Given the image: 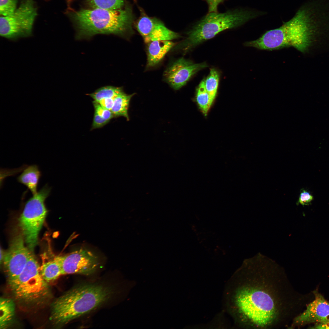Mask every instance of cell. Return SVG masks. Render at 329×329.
I'll list each match as a JSON object with an SVG mask.
<instances>
[{
  "label": "cell",
  "instance_id": "6da1fadb",
  "mask_svg": "<svg viewBox=\"0 0 329 329\" xmlns=\"http://www.w3.org/2000/svg\"><path fill=\"white\" fill-rule=\"evenodd\" d=\"M252 271L237 277L228 294L229 308L241 326H273L280 319L283 307L279 277L276 273Z\"/></svg>",
  "mask_w": 329,
  "mask_h": 329
},
{
  "label": "cell",
  "instance_id": "7a4b0ae2",
  "mask_svg": "<svg viewBox=\"0 0 329 329\" xmlns=\"http://www.w3.org/2000/svg\"><path fill=\"white\" fill-rule=\"evenodd\" d=\"M320 30L316 17L302 5L293 16L281 27L268 30L258 39L246 42L244 44L269 51L292 47L305 53Z\"/></svg>",
  "mask_w": 329,
  "mask_h": 329
},
{
  "label": "cell",
  "instance_id": "3957f363",
  "mask_svg": "<svg viewBox=\"0 0 329 329\" xmlns=\"http://www.w3.org/2000/svg\"><path fill=\"white\" fill-rule=\"evenodd\" d=\"M112 289L102 284L84 283L76 285L54 300L50 319L63 326L93 310L108 300Z\"/></svg>",
  "mask_w": 329,
  "mask_h": 329
},
{
  "label": "cell",
  "instance_id": "277c9868",
  "mask_svg": "<svg viewBox=\"0 0 329 329\" xmlns=\"http://www.w3.org/2000/svg\"><path fill=\"white\" fill-rule=\"evenodd\" d=\"M73 15L78 40L98 34L124 36L132 30L134 19L132 10L127 6L117 9H82Z\"/></svg>",
  "mask_w": 329,
  "mask_h": 329
},
{
  "label": "cell",
  "instance_id": "5b68a950",
  "mask_svg": "<svg viewBox=\"0 0 329 329\" xmlns=\"http://www.w3.org/2000/svg\"><path fill=\"white\" fill-rule=\"evenodd\" d=\"M264 13L260 11L243 8L222 13L209 12L189 32L187 37L181 46L185 50L189 49L224 30L241 26Z\"/></svg>",
  "mask_w": 329,
  "mask_h": 329
},
{
  "label": "cell",
  "instance_id": "8992f818",
  "mask_svg": "<svg viewBox=\"0 0 329 329\" xmlns=\"http://www.w3.org/2000/svg\"><path fill=\"white\" fill-rule=\"evenodd\" d=\"M40 272V267L31 254L21 273L8 281L15 298L27 304H41L51 295L49 285Z\"/></svg>",
  "mask_w": 329,
  "mask_h": 329
},
{
  "label": "cell",
  "instance_id": "52a82bcc",
  "mask_svg": "<svg viewBox=\"0 0 329 329\" xmlns=\"http://www.w3.org/2000/svg\"><path fill=\"white\" fill-rule=\"evenodd\" d=\"M51 188L47 184L26 202L18 219V227L30 251L37 244L39 232L44 222L47 210L45 202Z\"/></svg>",
  "mask_w": 329,
  "mask_h": 329
},
{
  "label": "cell",
  "instance_id": "ba28073f",
  "mask_svg": "<svg viewBox=\"0 0 329 329\" xmlns=\"http://www.w3.org/2000/svg\"><path fill=\"white\" fill-rule=\"evenodd\" d=\"M37 15L34 0H22L19 7L12 13L1 16V36L13 41L30 36Z\"/></svg>",
  "mask_w": 329,
  "mask_h": 329
},
{
  "label": "cell",
  "instance_id": "9c48e42d",
  "mask_svg": "<svg viewBox=\"0 0 329 329\" xmlns=\"http://www.w3.org/2000/svg\"><path fill=\"white\" fill-rule=\"evenodd\" d=\"M25 242L24 236L18 227L13 231L2 262L8 281L15 279L21 273L31 254Z\"/></svg>",
  "mask_w": 329,
  "mask_h": 329
},
{
  "label": "cell",
  "instance_id": "30bf717a",
  "mask_svg": "<svg viewBox=\"0 0 329 329\" xmlns=\"http://www.w3.org/2000/svg\"><path fill=\"white\" fill-rule=\"evenodd\" d=\"M61 260L62 275H90L95 271L99 264L96 256L90 251L83 249L61 256Z\"/></svg>",
  "mask_w": 329,
  "mask_h": 329
},
{
  "label": "cell",
  "instance_id": "8fae6325",
  "mask_svg": "<svg viewBox=\"0 0 329 329\" xmlns=\"http://www.w3.org/2000/svg\"><path fill=\"white\" fill-rule=\"evenodd\" d=\"M207 67L205 62L194 63L182 58L174 62L166 69L164 77L171 87L176 90L186 85L197 72Z\"/></svg>",
  "mask_w": 329,
  "mask_h": 329
},
{
  "label": "cell",
  "instance_id": "7c38bea8",
  "mask_svg": "<svg viewBox=\"0 0 329 329\" xmlns=\"http://www.w3.org/2000/svg\"><path fill=\"white\" fill-rule=\"evenodd\" d=\"M136 27L146 43L155 41H172L180 37L160 20L144 14L142 15L138 19Z\"/></svg>",
  "mask_w": 329,
  "mask_h": 329
},
{
  "label": "cell",
  "instance_id": "4fadbf2b",
  "mask_svg": "<svg viewBox=\"0 0 329 329\" xmlns=\"http://www.w3.org/2000/svg\"><path fill=\"white\" fill-rule=\"evenodd\" d=\"M313 293L315 299L308 304L301 314L295 318L293 325H302L310 323L329 322V302L317 291Z\"/></svg>",
  "mask_w": 329,
  "mask_h": 329
},
{
  "label": "cell",
  "instance_id": "5bb4252c",
  "mask_svg": "<svg viewBox=\"0 0 329 329\" xmlns=\"http://www.w3.org/2000/svg\"><path fill=\"white\" fill-rule=\"evenodd\" d=\"M147 44V66L149 67L157 64L175 44L171 41H155Z\"/></svg>",
  "mask_w": 329,
  "mask_h": 329
},
{
  "label": "cell",
  "instance_id": "9a60e30c",
  "mask_svg": "<svg viewBox=\"0 0 329 329\" xmlns=\"http://www.w3.org/2000/svg\"><path fill=\"white\" fill-rule=\"evenodd\" d=\"M41 175L38 166L36 164L32 165L24 169L17 177V180L26 186L33 195L38 192L37 186Z\"/></svg>",
  "mask_w": 329,
  "mask_h": 329
},
{
  "label": "cell",
  "instance_id": "2e32d148",
  "mask_svg": "<svg viewBox=\"0 0 329 329\" xmlns=\"http://www.w3.org/2000/svg\"><path fill=\"white\" fill-rule=\"evenodd\" d=\"M40 272L44 280L48 282L55 280L62 275L61 256L43 263L40 267Z\"/></svg>",
  "mask_w": 329,
  "mask_h": 329
},
{
  "label": "cell",
  "instance_id": "e0dca14e",
  "mask_svg": "<svg viewBox=\"0 0 329 329\" xmlns=\"http://www.w3.org/2000/svg\"><path fill=\"white\" fill-rule=\"evenodd\" d=\"M15 304L11 299L1 298L0 300V328H7L12 324L15 314Z\"/></svg>",
  "mask_w": 329,
  "mask_h": 329
},
{
  "label": "cell",
  "instance_id": "ac0fdd59",
  "mask_svg": "<svg viewBox=\"0 0 329 329\" xmlns=\"http://www.w3.org/2000/svg\"><path fill=\"white\" fill-rule=\"evenodd\" d=\"M135 94H127L123 91L115 97L111 110L114 117L123 116L129 120L128 110L130 100Z\"/></svg>",
  "mask_w": 329,
  "mask_h": 329
},
{
  "label": "cell",
  "instance_id": "d6986e66",
  "mask_svg": "<svg viewBox=\"0 0 329 329\" xmlns=\"http://www.w3.org/2000/svg\"><path fill=\"white\" fill-rule=\"evenodd\" d=\"M123 91L122 87L107 86L100 87L94 92L87 95L94 100L97 101L104 98H114Z\"/></svg>",
  "mask_w": 329,
  "mask_h": 329
},
{
  "label": "cell",
  "instance_id": "ffe728a7",
  "mask_svg": "<svg viewBox=\"0 0 329 329\" xmlns=\"http://www.w3.org/2000/svg\"><path fill=\"white\" fill-rule=\"evenodd\" d=\"M205 79L200 82L197 89L196 99L198 104L203 114L206 116L210 108V103L209 97L206 88Z\"/></svg>",
  "mask_w": 329,
  "mask_h": 329
},
{
  "label": "cell",
  "instance_id": "44dd1931",
  "mask_svg": "<svg viewBox=\"0 0 329 329\" xmlns=\"http://www.w3.org/2000/svg\"><path fill=\"white\" fill-rule=\"evenodd\" d=\"M219 78L218 72L215 69H212L209 75L205 79L206 88L209 94L210 101L211 104L216 95Z\"/></svg>",
  "mask_w": 329,
  "mask_h": 329
},
{
  "label": "cell",
  "instance_id": "7402d4cb",
  "mask_svg": "<svg viewBox=\"0 0 329 329\" xmlns=\"http://www.w3.org/2000/svg\"><path fill=\"white\" fill-rule=\"evenodd\" d=\"M93 8H101L110 9H117L123 8L124 0H89Z\"/></svg>",
  "mask_w": 329,
  "mask_h": 329
},
{
  "label": "cell",
  "instance_id": "603a6c76",
  "mask_svg": "<svg viewBox=\"0 0 329 329\" xmlns=\"http://www.w3.org/2000/svg\"><path fill=\"white\" fill-rule=\"evenodd\" d=\"M18 0H0V13L6 16L12 13L16 9Z\"/></svg>",
  "mask_w": 329,
  "mask_h": 329
},
{
  "label": "cell",
  "instance_id": "cb8c5ba5",
  "mask_svg": "<svg viewBox=\"0 0 329 329\" xmlns=\"http://www.w3.org/2000/svg\"><path fill=\"white\" fill-rule=\"evenodd\" d=\"M92 103L96 112L104 119L110 121L114 116L111 110L106 109L102 107L96 101H93Z\"/></svg>",
  "mask_w": 329,
  "mask_h": 329
},
{
  "label": "cell",
  "instance_id": "d4e9b609",
  "mask_svg": "<svg viewBox=\"0 0 329 329\" xmlns=\"http://www.w3.org/2000/svg\"><path fill=\"white\" fill-rule=\"evenodd\" d=\"M313 199L310 193L304 189L300 190V194L296 204H300L303 206L310 205Z\"/></svg>",
  "mask_w": 329,
  "mask_h": 329
},
{
  "label": "cell",
  "instance_id": "484cf974",
  "mask_svg": "<svg viewBox=\"0 0 329 329\" xmlns=\"http://www.w3.org/2000/svg\"><path fill=\"white\" fill-rule=\"evenodd\" d=\"M110 121L107 120L94 112L92 125V130L100 128L108 124Z\"/></svg>",
  "mask_w": 329,
  "mask_h": 329
},
{
  "label": "cell",
  "instance_id": "4316f807",
  "mask_svg": "<svg viewBox=\"0 0 329 329\" xmlns=\"http://www.w3.org/2000/svg\"><path fill=\"white\" fill-rule=\"evenodd\" d=\"M115 98H104L97 101L103 108L111 110L114 104Z\"/></svg>",
  "mask_w": 329,
  "mask_h": 329
},
{
  "label": "cell",
  "instance_id": "83f0119b",
  "mask_svg": "<svg viewBox=\"0 0 329 329\" xmlns=\"http://www.w3.org/2000/svg\"><path fill=\"white\" fill-rule=\"evenodd\" d=\"M208 6V12H216L219 5L224 0H205Z\"/></svg>",
  "mask_w": 329,
  "mask_h": 329
},
{
  "label": "cell",
  "instance_id": "f1b7e54d",
  "mask_svg": "<svg viewBox=\"0 0 329 329\" xmlns=\"http://www.w3.org/2000/svg\"><path fill=\"white\" fill-rule=\"evenodd\" d=\"M312 328L329 329V322L323 323L316 324Z\"/></svg>",
  "mask_w": 329,
  "mask_h": 329
},
{
  "label": "cell",
  "instance_id": "f546056e",
  "mask_svg": "<svg viewBox=\"0 0 329 329\" xmlns=\"http://www.w3.org/2000/svg\"><path fill=\"white\" fill-rule=\"evenodd\" d=\"M4 253H3V252L2 250V248H1V249H0V263L1 264L2 262V260H3L4 256Z\"/></svg>",
  "mask_w": 329,
  "mask_h": 329
}]
</instances>
